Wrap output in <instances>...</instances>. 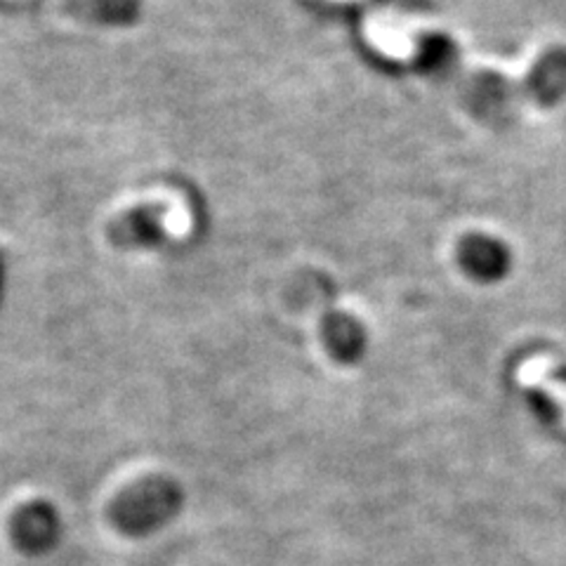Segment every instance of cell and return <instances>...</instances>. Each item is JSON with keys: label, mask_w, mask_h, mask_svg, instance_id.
I'll list each match as a JSON object with an SVG mask.
<instances>
[{"label": "cell", "mask_w": 566, "mask_h": 566, "mask_svg": "<svg viewBox=\"0 0 566 566\" xmlns=\"http://www.w3.org/2000/svg\"><path fill=\"white\" fill-rule=\"evenodd\" d=\"M468 262L480 276L495 279V276L505 274V270H507V253L499 241L474 239L468 245Z\"/></svg>", "instance_id": "cell-2"}, {"label": "cell", "mask_w": 566, "mask_h": 566, "mask_svg": "<svg viewBox=\"0 0 566 566\" xmlns=\"http://www.w3.org/2000/svg\"><path fill=\"white\" fill-rule=\"evenodd\" d=\"M528 95L541 106H553L566 95V48H553L531 69Z\"/></svg>", "instance_id": "cell-1"}]
</instances>
